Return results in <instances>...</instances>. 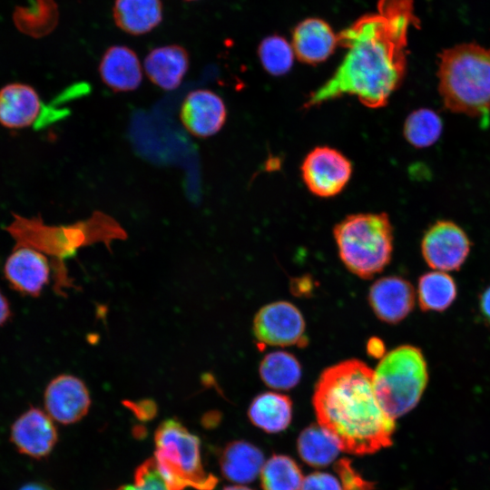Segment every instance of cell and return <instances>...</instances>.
Returning a JSON list of instances; mask_svg holds the SVG:
<instances>
[{
    "label": "cell",
    "instance_id": "cell-1",
    "mask_svg": "<svg viewBox=\"0 0 490 490\" xmlns=\"http://www.w3.org/2000/svg\"><path fill=\"white\" fill-rule=\"evenodd\" d=\"M412 25H416L413 0H378L376 12L360 16L338 34V45L347 53L305 105H318L344 94L357 96L368 107L386 105L404 76Z\"/></svg>",
    "mask_w": 490,
    "mask_h": 490
},
{
    "label": "cell",
    "instance_id": "cell-2",
    "mask_svg": "<svg viewBox=\"0 0 490 490\" xmlns=\"http://www.w3.org/2000/svg\"><path fill=\"white\" fill-rule=\"evenodd\" d=\"M372 370L358 359H348L323 370L312 405L318 424L341 451L362 456L392 444L396 424L376 396Z\"/></svg>",
    "mask_w": 490,
    "mask_h": 490
},
{
    "label": "cell",
    "instance_id": "cell-3",
    "mask_svg": "<svg viewBox=\"0 0 490 490\" xmlns=\"http://www.w3.org/2000/svg\"><path fill=\"white\" fill-rule=\"evenodd\" d=\"M446 108L470 116L490 112V48L464 44L445 50L438 68Z\"/></svg>",
    "mask_w": 490,
    "mask_h": 490
},
{
    "label": "cell",
    "instance_id": "cell-4",
    "mask_svg": "<svg viewBox=\"0 0 490 490\" xmlns=\"http://www.w3.org/2000/svg\"><path fill=\"white\" fill-rule=\"evenodd\" d=\"M339 257L361 279H371L390 262L393 228L386 213L347 216L333 230Z\"/></svg>",
    "mask_w": 490,
    "mask_h": 490
},
{
    "label": "cell",
    "instance_id": "cell-5",
    "mask_svg": "<svg viewBox=\"0 0 490 490\" xmlns=\"http://www.w3.org/2000/svg\"><path fill=\"white\" fill-rule=\"evenodd\" d=\"M155 463L168 490H212L218 479L205 471L199 438L170 418L155 431Z\"/></svg>",
    "mask_w": 490,
    "mask_h": 490
},
{
    "label": "cell",
    "instance_id": "cell-6",
    "mask_svg": "<svg viewBox=\"0 0 490 490\" xmlns=\"http://www.w3.org/2000/svg\"><path fill=\"white\" fill-rule=\"evenodd\" d=\"M427 381V365L423 353L411 345L399 346L384 355L373 374L377 400L393 419L417 405Z\"/></svg>",
    "mask_w": 490,
    "mask_h": 490
},
{
    "label": "cell",
    "instance_id": "cell-7",
    "mask_svg": "<svg viewBox=\"0 0 490 490\" xmlns=\"http://www.w3.org/2000/svg\"><path fill=\"white\" fill-rule=\"evenodd\" d=\"M253 334L260 345L305 346V320L296 306L275 301L263 306L253 319Z\"/></svg>",
    "mask_w": 490,
    "mask_h": 490
},
{
    "label": "cell",
    "instance_id": "cell-8",
    "mask_svg": "<svg viewBox=\"0 0 490 490\" xmlns=\"http://www.w3.org/2000/svg\"><path fill=\"white\" fill-rule=\"evenodd\" d=\"M301 173L306 186L313 194L332 197L339 193L349 181L352 165L339 151L319 146L306 156Z\"/></svg>",
    "mask_w": 490,
    "mask_h": 490
},
{
    "label": "cell",
    "instance_id": "cell-9",
    "mask_svg": "<svg viewBox=\"0 0 490 490\" xmlns=\"http://www.w3.org/2000/svg\"><path fill=\"white\" fill-rule=\"evenodd\" d=\"M421 251L427 265L439 271L458 270L470 251V240L456 223L439 220L425 233Z\"/></svg>",
    "mask_w": 490,
    "mask_h": 490
},
{
    "label": "cell",
    "instance_id": "cell-10",
    "mask_svg": "<svg viewBox=\"0 0 490 490\" xmlns=\"http://www.w3.org/2000/svg\"><path fill=\"white\" fill-rule=\"evenodd\" d=\"M45 412L53 420L70 425L81 420L91 406L87 387L77 377L58 375L47 385L44 394Z\"/></svg>",
    "mask_w": 490,
    "mask_h": 490
},
{
    "label": "cell",
    "instance_id": "cell-11",
    "mask_svg": "<svg viewBox=\"0 0 490 490\" xmlns=\"http://www.w3.org/2000/svg\"><path fill=\"white\" fill-rule=\"evenodd\" d=\"M10 439L19 453L41 459L53 451L58 434L50 416L31 407L12 424Z\"/></svg>",
    "mask_w": 490,
    "mask_h": 490
},
{
    "label": "cell",
    "instance_id": "cell-12",
    "mask_svg": "<svg viewBox=\"0 0 490 490\" xmlns=\"http://www.w3.org/2000/svg\"><path fill=\"white\" fill-rule=\"evenodd\" d=\"M4 276L17 292L37 297L49 281V262L38 250L16 245L5 262Z\"/></svg>",
    "mask_w": 490,
    "mask_h": 490
},
{
    "label": "cell",
    "instance_id": "cell-13",
    "mask_svg": "<svg viewBox=\"0 0 490 490\" xmlns=\"http://www.w3.org/2000/svg\"><path fill=\"white\" fill-rule=\"evenodd\" d=\"M227 111L223 100L207 89L190 92L183 99L180 118L185 129L199 138L216 134L223 126Z\"/></svg>",
    "mask_w": 490,
    "mask_h": 490
},
{
    "label": "cell",
    "instance_id": "cell-14",
    "mask_svg": "<svg viewBox=\"0 0 490 490\" xmlns=\"http://www.w3.org/2000/svg\"><path fill=\"white\" fill-rule=\"evenodd\" d=\"M368 302L380 320L397 324L414 309V289L410 282L401 277H383L371 285Z\"/></svg>",
    "mask_w": 490,
    "mask_h": 490
},
{
    "label": "cell",
    "instance_id": "cell-15",
    "mask_svg": "<svg viewBox=\"0 0 490 490\" xmlns=\"http://www.w3.org/2000/svg\"><path fill=\"white\" fill-rule=\"evenodd\" d=\"M291 45L299 61L317 64L333 54L338 45V34L326 21L315 17L307 18L294 28Z\"/></svg>",
    "mask_w": 490,
    "mask_h": 490
},
{
    "label": "cell",
    "instance_id": "cell-16",
    "mask_svg": "<svg viewBox=\"0 0 490 490\" xmlns=\"http://www.w3.org/2000/svg\"><path fill=\"white\" fill-rule=\"evenodd\" d=\"M99 74L113 91L136 90L142 79L140 60L131 48L123 45L109 47L101 58Z\"/></svg>",
    "mask_w": 490,
    "mask_h": 490
},
{
    "label": "cell",
    "instance_id": "cell-17",
    "mask_svg": "<svg viewBox=\"0 0 490 490\" xmlns=\"http://www.w3.org/2000/svg\"><path fill=\"white\" fill-rule=\"evenodd\" d=\"M190 65L189 54L181 45L154 48L144 59V70L155 85L165 91L180 86Z\"/></svg>",
    "mask_w": 490,
    "mask_h": 490
},
{
    "label": "cell",
    "instance_id": "cell-18",
    "mask_svg": "<svg viewBox=\"0 0 490 490\" xmlns=\"http://www.w3.org/2000/svg\"><path fill=\"white\" fill-rule=\"evenodd\" d=\"M42 103L36 91L24 83H10L0 90V123L21 129L38 119Z\"/></svg>",
    "mask_w": 490,
    "mask_h": 490
},
{
    "label": "cell",
    "instance_id": "cell-19",
    "mask_svg": "<svg viewBox=\"0 0 490 490\" xmlns=\"http://www.w3.org/2000/svg\"><path fill=\"white\" fill-rule=\"evenodd\" d=\"M265 461L262 452L254 445L237 440L229 443L220 455L222 475L240 485L250 483L260 475Z\"/></svg>",
    "mask_w": 490,
    "mask_h": 490
},
{
    "label": "cell",
    "instance_id": "cell-20",
    "mask_svg": "<svg viewBox=\"0 0 490 490\" xmlns=\"http://www.w3.org/2000/svg\"><path fill=\"white\" fill-rule=\"evenodd\" d=\"M113 16L123 32L140 35L151 32L162 19L160 0H115Z\"/></svg>",
    "mask_w": 490,
    "mask_h": 490
},
{
    "label": "cell",
    "instance_id": "cell-21",
    "mask_svg": "<svg viewBox=\"0 0 490 490\" xmlns=\"http://www.w3.org/2000/svg\"><path fill=\"white\" fill-rule=\"evenodd\" d=\"M248 415L251 423L265 432H281L291 421L292 402L285 395L265 392L251 401Z\"/></svg>",
    "mask_w": 490,
    "mask_h": 490
},
{
    "label": "cell",
    "instance_id": "cell-22",
    "mask_svg": "<svg viewBox=\"0 0 490 490\" xmlns=\"http://www.w3.org/2000/svg\"><path fill=\"white\" fill-rule=\"evenodd\" d=\"M262 381L276 390H289L301 378V366L295 356L285 351L267 354L259 368Z\"/></svg>",
    "mask_w": 490,
    "mask_h": 490
},
{
    "label": "cell",
    "instance_id": "cell-23",
    "mask_svg": "<svg viewBox=\"0 0 490 490\" xmlns=\"http://www.w3.org/2000/svg\"><path fill=\"white\" fill-rule=\"evenodd\" d=\"M297 447L301 459L314 467L328 466L341 451L334 439L318 424H312L301 431Z\"/></svg>",
    "mask_w": 490,
    "mask_h": 490
},
{
    "label": "cell",
    "instance_id": "cell-24",
    "mask_svg": "<svg viewBox=\"0 0 490 490\" xmlns=\"http://www.w3.org/2000/svg\"><path fill=\"white\" fill-rule=\"evenodd\" d=\"M417 296L423 311H443L456 299V285L445 271H431L419 278Z\"/></svg>",
    "mask_w": 490,
    "mask_h": 490
},
{
    "label": "cell",
    "instance_id": "cell-25",
    "mask_svg": "<svg viewBox=\"0 0 490 490\" xmlns=\"http://www.w3.org/2000/svg\"><path fill=\"white\" fill-rule=\"evenodd\" d=\"M303 479L296 462L284 455L272 456L260 472L263 490H300Z\"/></svg>",
    "mask_w": 490,
    "mask_h": 490
},
{
    "label": "cell",
    "instance_id": "cell-26",
    "mask_svg": "<svg viewBox=\"0 0 490 490\" xmlns=\"http://www.w3.org/2000/svg\"><path fill=\"white\" fill-rule=\"evenodd\" d=\"M442 130L440 116L427 108L414 111L404 123L405 138L416 148H426L434 144L439 139Z\"/></svg>",
    "mask_w": 490,
    "mask_h": 490
},
{
    "label": "cell",
    "instance_id": "cell-27",
    "mask_svg": "<svg viewBox=\"0 0 490 490\" xmlns=\"http://www.w3.org/2000/svg\"><path fill=\"white\" fill-rule=\"evenodd\" d=\"M263 68L270 74L279 76L287 74L294 62V50L284 37L270 35L261 41L258 49Z\"/></svg>",
    "mask_w": 490,
    "mask_h": 490
},
{
    "label": "cell",
    "instance_id": "cell-28",
    "mask_svg": "<svg viewBox=\"0 0 490 490\" xmlns=\"http://www.w3.org/2000/svg\"><path fill=\"white\" fill-rule=\"evenodd\" d=\"M116 490H168V488L159 473L154 458H150L136 468L133 484L122 485Z\"/></svg>",
    "mask_w": 490,
    "mask_h": 490
},
{
    "label": "cell",
    "instance_id": "cell-29",
    "mask_svg": "<svg viewBox=\"0 0 490 490\" xmlns=\"http://www.w3.org/2000/svg\"><path fill=\"white\" fill-rule=\"evenodd\" d=\"M334 470L341 483L343 490H372L374 485L365 480L352 466L348 458L335 463Z\"/></svg>",
    "mask_w": 490,
    "mask_h": 490
},
{
    "label": "cell",
    "instance_id": "cell-30",
    "mask_svg": "<svg viewBox=\"0 0 490 490\" xmlns=\"http://www.w3.org/2000/svg\"><path fill=\"white\" fill-rule=\"evenodd\" d=\"M300 490H343L338 476L314 472L304 477Z\"/></svg>",
    "mask_w": 490,
    "mask_h": 490
},
{
    "label": "cell",
    "instance_id": "cell-31",
    "mask_svg": "<svg viewBox=\"0 0 490 490\" xmlns=\"http://www.w3.org/2000/svg\"><path fill=\"white\" fill-rule=\"evenodd\" d=\"M479 309L483 318L490 323V286L480 296Z\"/></svg>",
    "mask_w": 490,
    "mask_h": 490
},
{
    "label": "cell",
    "instance_id": "cell-32",
    "mask_svg": "<svg viewBox=\"0 0 490 490\" xmlns=\"http://www.w3.org/2000/svg\"><path fill=\"white\" fill-rule=\"evenodd\" d=\"M11 316L12 312L8 299L0 290V327L4 326Z\"/></svg>",
    "mask_w": 490,
    "mask_h": 490
},
{
    "label": "cell",
    "instance_id": "cell-33",
    "mask_svg": "<svg viewBox=\"0 0 490 490\" xmlns=\"http://www.w3.org/2000/svg\"><path fill=\"white\" fill-rule=\"evenodd\" d=\"M368 352L369 355L375 358H380L383 357V352L385 350L383 342L377 338H373L368 340Z\"/></svg>",
    "mask_w": 490,
    "mask_h": 490
},
{
    "label": "cell",
    "instance_id": "cell-34",
    "mask_svg": "<svg viewBox=\"0 0 490 490\" xmlns=\"http://www.w3.org/2000/svg\"><path fill=\"white\" fill-rule=\"evenodd\" d=\"M18 490H54L49 485L40 482H30L24 484Z\"/></svg>",
    "mask_w": 490,
    "mask_h": 490
},
{
    "label": "cell",
    "instance_id": "cell-35",
    "mask_svg": "<svg viewBox=\"0 0 490 490\" xmlns=\"http://www.w3.org/2000/svg\"><path fill=\"white\" fill-rule=\"evenodd\" d=\"M223 490H252L247 486L241 485H230L224 487Z\"/></svg>",
    "mask_w": 490,
    "mask_h": 490
},
{
    "label": "cell",
    "instance_id": "cell-36",
    "mask_svg": "<svg viewBox=\"0 0 490 490\" xmlns=\"http://www.w3.org/2000/svg\"><path fill=\"white\" fill-rule=\"evenodd\" d=\"M187 1H195V0H187Z\"/></svg>",
    "mask_w": 490,
    "mask_h": 490
}]
</instances>
